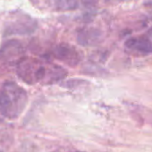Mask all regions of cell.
Returning <instances> with one entry per match:
<instances>
[{"label": "cell", "instance_id": "6", "mask_svg": "<svg viewBox=\"0 0 152 152\" xmlns=\"http://www.w3.org/2000/svg\"><path fill=\"white\" fill-rule=\"evenodd\" d=\"M125 46L129 49L140 53H152V29L141 36L129 39L125 42Z\"/></svg>", "mask_w": 152, "mask_h": 152}, {"label": "cell", "instance_id": "8", "mask_svg": "<svg viewBox=\"0 0 152 152\" xmlns=\"http://www.w3.org/2000/svg\"><path fill=\"white\" fill-rule=\"evenodd\" d=\"M56 9L58 11H72L77 9L80 0H54Z\"/></svg>", "mask_w": 152, "mask_h": 152}, {"label": "cell", "instance_id": "9", "mask_svg": "<svg viewBox=\"0 0 152 152\" xmlns=\"http://www.w3.org/2000/svg\"><path fill=\"white\" fill-rule=\"evenodd\" d=\"M31 2L39 9H46L50 5V0H31Z\"/></svg>", "mask_w": 152, "mask_h": 152}, {"label": "cell", "instance_id": "11", "mask_svg": "<svg viewBox=\"0 0 152 152\" xmlns=\"http://www.w3.org/2000/svg\"><path fill=\"white\" fill-rule=\"evenodd\" d=\"M72 152H85V151H79V150H76V151H72Z\"/></svg>", "mask_w": 152, "mask_h": 152}, {"label": "cell", "instance_id": "4", "mask_svg": "<svg viewBox=\"0 0 152 152\" xmlns=\"http://www.w3.org/2000/svg\"><path fill=\"white\" fill-rule=\"evenodd\" d=\"M24 57L22 43L16 39L5 42L0 48V61L7 64H17Z\"/></svg>", "mask_w": 152, "mask_h": 152}, {"label": "cell", "instance_id": "3", "mask_svg": "<svg viewBox=\"0 0 152 152\" xmlns=\"http://www.w3.org/2000/svg\"><path fill=\"white\" fill-rule=\"evenodd\" d=\"M37 27V23L31 17L22 15L20 16H15L12 19L5 27L4 35H25L31 34L35 31Z\"/></svg>", "mask_w": 152, "mask_h": 152}, {"label": "cell", "instance_id": "1", "mask_svg": "<svg viewBox=\"0 0 152 152\" xmlns=\"http://www.w3.org/2000/svg\"><path fill=\"white\" fill-rule=\"evenodd\" d=\"M16 74L26 84H54L64 80L67 71L60 65L44 63L31 57H23L16 64Z\"/></svg>", "mask_w": 152, "mask_h": 152}, {"label": "cell", "instance_id": "10", "mask_svg": "<svg viewBox=\"0 0 152 152\" xmlns=\"http://www.w3.org/2000/svg\"><path fill=\"white\" fill-rule=\"evenodd\" d=\"M81 3L84 7L91 8V7H94V6H96L97 0H81Z\"/></svg>", "mask_w": 152, "mask_h": 152}, {"label": "cell", "instance_id": "12", "mask_svg": "<svg viewBox=\"0 0 152 152\" xmlns=\"http://www.w3.org/2000/svg\"><path fill=\"white\" fill-rule=\"evenodd\" d=\"M0 152H4L3 150H1V149H0Z\"/></svg>", "mask_w": 152, "mask_h": 152}, {"label": "cell", "instance_id": "7", "mask_svg": "<svg viewBox=\"0 0 152 152\" xmlns=\"http://www.w3.org/2000/svg\"><path fill=\"white\" fill-rule=\"evenodd\" d=\"M100 33L96 29H82L77 36V40L79 44L83 46L94 45L99 39Z\"/></svg>", "mask_w": 152, "mask_h": 152}, {"label": "cell", "instance_id": "2", "mask_svg": "<svg viewBox=\"0 0 152 152\" xmlns=\"http://www.w3.org/2000/svg\"><path fill=\"white\" fill-rule=\"evenodd\" d=\"M28 103L27 91L14 82H7L0 91V114L15 120L23 112Z\"/></svg>", "mask_w": 152, "mask_h": 152}, {"label": "cell", "instance_id": "5", "mask_svg": "<svg viewBox=\"0 0 152 152\" xmlns=\"http://www.w3.org/2000/svg\"><path fill=\"white\" fill-rule=\"evenodd\" d=\"M53 56L61 63L71 66H77L81 61V55L77 49L68 44H59L53 50Z\"/></svg>", "mask_w": 152, "mask_h": 152}]
</instances>
